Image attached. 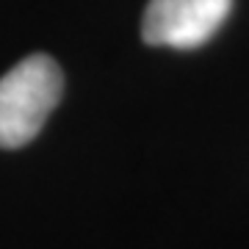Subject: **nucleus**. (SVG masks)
<instances>
[{"instance_id": "f257e3e1", "label": "nucleus", "mask_w": 249, "mask_h": 249, "mask_svg": "<svg viewBox=\"0 0 249 249\" xmlns=\"http://www.w3.org/2000/svg\"><path fill=\"white\" fill-rule=\"evenodd\" d=\"M64 91L55 58L34 53L0 78V147L17 150L34 142Z\"/></svg>"}, {"instance_id": "f03ea898", "label": "nucleus", "mask_w": 249, "mask_h": 249, "mask_svg": "<svg viewBox=\"0 0 249 249\" xmlns=\"http://www.w3.org/2000/svg\"><path fill=\"white\" fill-rule=\"evenodd\" d=\"M230 9L232 0H150L142 36L155 47H199L222 28Z\"/></svg>"}]
</instances>
